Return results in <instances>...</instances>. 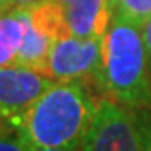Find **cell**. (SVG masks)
<instances>
[{"mask_svg": "<svg viewBox=\"0 0 151 151\" xmlns=\"http://www.w3.org/2000/svg\"><path fill=\"white\" fill-rule=\"evenodd\" d=\"M52 84V77L29 67H0V123L19 118Z\"/></svg>", "mask_w": 151, "mask_h": 151, "instance_id": "cell-5", "label": "cell"}, {"mask_svg": "<svg viewBox=\"0 0 151 151\" xmlns=\"http://www.w3.org/2000/svg\"><path fill=\"white\" fill-rule=\"evenodd\" d=\"M60 4H62V5H65V4H69V2H72V0H59Z\"/></svg>", "mask_w": 151, "mask_h": 151, "instance_id": "cell-17", "label": "cell"}, {"mask_svg": "<svg viewBox=\"0 0 151 151\" xmlns=\"http://www.w3.org/2000/svg\"><path fill=\"white\" fill-rule=\"evenodd\" d=\"M79 151H145L139 124L116 101L99 99Z\"/></svg>", "mask_w": 151, "mask_h": 151, "instance_id": "cell-3", "label": "cell"}, {"mask_svg": "<svg viewBox=\"0 0 151 151\" xmlns=\"http://www.w3.org/2000/svg\"><path fill=\"white\" fill-rule=\"evenodd\" d=\"M113 17L131 22L136 27H143L151 19V0H111Z\"/></svg>", "mask_w": 151, "mask_h": 151, "instance_id": "cell-10", "label": "cell"}, {"mask_svg": "<svg viewBox=\"0 0 151 151\" xmlns=\"http://www.w3.org/2000/svg\"><path fill=\"white\" fill-rule=\"evenodd\" d=\"M37 151H79V148H54V150H37Z\"/></svg>", "mask_w": 151, "mask_h": 151, "instance_id": "cell-16", "label": "cell"}, {"mask_svg": "<svg viewBox=\"0 0 151 151\" xmlns=\"http://www.w3.org/2000/svg\"><path fill=\"white\" fill-rule=\"evenodd\" d=\"M24 30L25 25L20 9H12L0 15V67L15 64Z\"/></svg>", "mask_w": 151, "mask_h": 151, "instance_id": "cell-9", "label": "cell"}, {"mask_svg": "<svg viewBox=\"0 0 151 151\" xmlns=\"http://www.w3.org/2000/svg\"><path fill=\"white\" fill-rule=\"evenodd\" d=\"M65 22L72 37H104L113 22L111 0H72L64 5Z\"/></svg>", "mask_w": 151, "mask_h": 151, "instance_id": "cell-6", "label": "cell"}, {"mask_svg": "<svg viewBox=\"0 0 151 151\" xmlns=\"http://www.w3.org/2000/svg\"><path fill=\"white\" fill-rule=\"evenodd\" d=\"M29 14V19L34 25L44 32L52 40L70 37L69 27L65 22L64 5L59 0H42L35 5L25 9Z\"/></svg>", "mask_w": 151, "mask_h": 151, "instance_id": "cell-8", "label": "cell"}, {"mask_svg": "<svg viewBox=\"0 0 151 151\" xmlns=\"http://www.w3.org/2000/svg\"><path fill=\"white\" fill-rule=\"evenodd\" d=\"M138 124H139L141 136H143V146H145V151H151V116L145 114Z\"/></svg>", "mask_w": 151, "mask_h": 151, "instance_id": "cell-12", "label": "cell"}, {"mask_svg": "<svg viewBox=\"0 0 151 151\" xmlns=\"http://www.w3.org/2000/svg\"><path fill=\"white\" fill-rule=\"evenodd\" d=\"M143 32V40H145V49H146V60H148V72L151 77V19L141 27Z\"/></svg>", "mask_w": 151, "mask_h": 151, "instance_id": "cell-13", "label": "cell"}, {"mask_svg": "<svg viewBox=\"0 0 151 151\" xmlns=\"http://www.w3.org/2000/svg\"><path fill=\"white\" fill-rule=\"evenodd\" d=\"M0 151H30L15 121L0 123Z\"/></svg>", "mask_w": 151, "mask_h": 151, "instance_id": "cell-11", "label": "cell"}, {"mask_svg": "<svg viewBox=\"0 0 151 151\" xmlns=\"http://www.w3.org/2000/svg\"><path fill=\"white\" fill-rule=\"evenodd\" d=\"M9 2H10L12 9H29V7L35 5L42 0H9Z\"/></svg>", "mask_w": 151, "mask_h": 151, "instance_id": "cell-14", "label": "cell"}, {"mask_svg": "<svg viewBox=\"0 0 151 151\" xmlns=\"http://www.w3.org/2000/svg\"><path fill=\"white\" fill-rule=\"evenodd\" d=\"M20 12H22V17H24L25 30H24V40H22L20 49H19L15 64L45 74L47 57H49V52H50V47H52L54 40L49 35H45L44 32H40L30 22L25 9H20Z\"/></svg>", "mask_w": 151, "mask_h": 151, "instance_id": "cell-7", "label": "cell"}, {"mask_svg": "<svg viewBox=\"0 0 151 151\" xmlns=\"http://www.w3.org/2000/svg\"><path fill=\"white\" fill-rule=\"evenodd\" d=\"M97 103L79 81H55L12 119L30 151L79 148L96 114Z\"/></svg>", "mask_w": 151, "mask_h": 151, "instance_id": "cell-1", "label": "cell"}, {"mask_svg": "<svg viewBox=\"0 0 151 151\" xmlns=\"http://www.w3.org/2000/svg\"><path fill=\"white\" fill-rule=\"evenodd\" d=\"M103 69V37H65L52 44L45 74L54 81L97 77Z\"/></svg>", "mask_w": 151, "mask_h": 151, "instance_id": "cell-4", "label": "cell"}, {"mask_svg": "<svg viewBox=\"0 0 151 151\" xmlns=\"http://www.w3.org/2000/svg\"><path fill=\"white\" fill-rule=\"evenodd\" d=\"M9 10H12L10 2H9V0H0V15L5 14V12H9Z\"/></svg>", "mask_w": 151, "mask_h": 151, "instance_id": "cell-15", "label": "cell"}, {"mask_svg": "<svg viewBox=\"0 0 151 151\" xmlns=\"http://www.w3.org/2000/svg\"><path fill=\"white\" fill-rule=\"evenodd\" d=\"M97 84L118 103L129 108H151V77L139 27L113 17L103 37V69Z\"/></svg>", "mask_w": 151, "mask_h": 151, "instance_id": "cell-2", "label": "cell"}]
</instances>
